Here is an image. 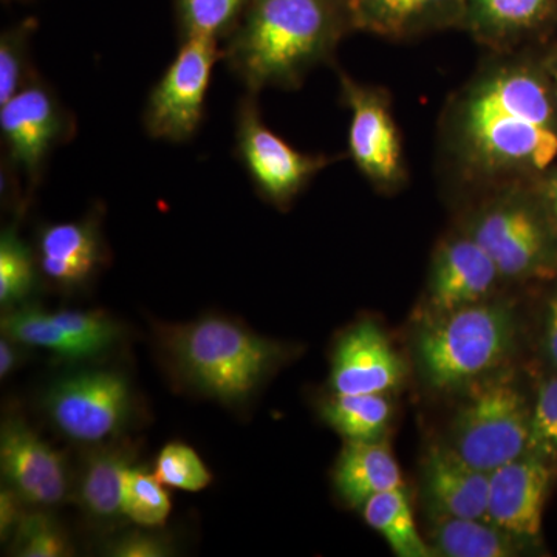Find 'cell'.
Wrapping results in <instances>:
<instances>
[{"mask_svg":"<svg viewBox=\"0 0 557 557\" xmlns=\"http://www.w3.org/2000/svg\"><path fill=\"white\" fill-rule=\"evenodd\" d=\"M555 120L544 79L525 65L498 62L457 95L446 135L467 177L500 182L552 166L557 159Z\"/></svg>","mask_w":557,"mask_h":557,"instance_id":"6da1fadb","label":"cell"},{"mask_svg":"<svg viewBox=\"0 0 557 557\" xmlns=\"http://www.w3.org/2000/svg\"><path fill=\"white\" fill-rule=\"evenodd\" d=\"M350 30V0H249L223 61L248 94L296 89Z\"/></svg>","mask_w":557,"mask_h":557,"instance_id":"7a4b0ae2","label":"cell"},{"mask_svg":"<svg viewBox=\"0 0 557 557\" xmlns=\"http://www.w3.org/2000/svg\"><path fill=\"white\" fill-rule=\"evenodd\" d=\"M161 347L182 379L208 397L244 403L282 357L273 341L234 321L205 317L159 330Z\"/></svg>","mask_w":557,"mask_h":557,"instance_id":"3957f363","label":"cell"},{"mask_svg":"<svg viewBox=\"0 0 557 557\" xmlns=\"http://www.w3.org/2000/svg\"><path fill=\"white\" fill-rule=\"evenodd\" d=\"M516 341L511 311L498 304H472L442 313L417 341L421 373L438 391L471 386L504 364Z\"/></svg>","mask_w":557,"mask_h":557,"instance_id":"277c9868","label":"cell"},{"mask_svg":"<svg viewBox=\"0 0 557 557\" xmlns=\"http://www.w3.org/2000/svg\"><path fill=\"white\" fill-rule=\"evenodd\" d=\"M457 410L453 448L480 471L493 472L527 453L531 409L515 381L504 373L471 384Z\"/></svg>","mask_w":557,"mask_h":557,"instance_id":"5b68a950","label":"cell"},{"mask_svg":"<svg viewBox=\"0 0 557 557\" xmlns=\"http://www.w3.org/2000/svg\"><path fill=\"white\" fill-rule=\"evenodd\" d=\"M75 120L38 72L0 106V134L10 180H25L27 196L38 188L51 153L67 143Z\"/></svg>","mask_w":557,"mask_h":557,"instance_id":"8992f818","label":"cell"},{"mask_svg":"<svg viewBox=\"0 0 557 557\" xmlns=\"http://www.w3.org/2000/svg\"><path fill=\"white\" fill-rule=\"evenodd\" d=\"M223 60L219 40L180 39L174 60L150 90L143 110V126L150 138L186 143L203 121L212 70Z\"/></svg>","mask_w":557,"mask_h":557,"instance_id":"52a82bcc","label":"cell"},{"mask_svg":"<svg viewBox=\"0 0 557 557\" xmlns=\"http://www.w3.org/2000/svg\"><path fill=\"white\" fill-rule=\"evenodd\" d=\"M42 406L54 428L79 443H101L115 437L134 408L126 376L115 370H83L54 380Z\"/></svg>","mask_w":557,"mask_h":557,"instance_id":"ba28073f","label":"cell"},{"mask_svg":"<svg viewBox=\"0 0 557 557\" xmlns=\"http://www.w3.org/2000/svg\"><path fill=\"white\" fill-rule=\"evenodd\" d=\"M234 139L237 157L256 190L276 207L295 200L332 163L329 157L300 152L278 137L263 123L256 95L248 91L237 106Z\"/></svg>","mask_w":557,"mask_h":557,"instance_id":"9c48e42d","label":"cell"},{"mask_svg":"<svg viewBox=\"0 0 557 557\" xmlns=\"http://www.w3.org/2000/svg\"><path fill=\"white\" fill-rule=\"evenodd\" d=\"M339 81L344 104L350 110L347 143L351 159L376 188H398L406 178V164L388 98L343 73Z\"/></svg>","mask_w":557,"mask_h":557,"instance_id":"30bf717a","label":"cell"},{"mask_svg":"<svg viewBox=\"0 0 557 557\" xmlns=\"http://www.w3.org/2000/svg\"><path fill=\"white\" fill-rule=\"evenodd\" d=\"M472 239L485 249L502 277L542 276L552 269L548 231L525 200L502 196L475 218Z\"/></svg>","mask_w":557,"mask_h":557,"instance_id":"8fae6325","label":"cell"},{"mask_svg":"<svg viewBox=\"0 0 557 557\" xmlns=\"http://www.w3.org/2000/svg\"><path fill=\"white\" fill-rule=\"evenodd\" d=\"M0 468L7 486L33 507H53L67 497L69 472L64 457L20 417L0 429Z\"/></svg>","mask_w":557,"mask_h":557,"instance_id":"7c38bea8","label":"cell"},{"mask_svg":"<svg viewBox=\"0 0 557 557\" xmlns=\"http://www.w3.org/2000/svg\"><path fill=\"white\" fill-rule=\"evenodd\" d=\"M553 467L533 454L490 472L487 520L519 541H533L542 530Z\"/></svg>","mask_w":557,"mask_h":557,"instance_id":"4fadbf2b","label":"cell"},{"mask_svg":"<svg viewBox=\"0 0 557 557\" xmlns=\"http://www.w3.org/2000/svg\"><path fill=\"white\" fill-rule=\"evenodd\" d=\"M405 373V362L383 330L366 321L341 338L330 383L335 394H386L401 384Z\"/></svg>","mask_w":557,"mask_h":557,"instance_id":"5bb4252c","label":"cell"},{"mask_svg":"<svg viewBox=\"0 0 557 557\" xmlns=\"http://www.w3.org/2000/svg\"><path fill=\"white\" fill-rule=\"evenodd\" d=\"M35 256L40 273L51 284L65 289L83 287L106 262L100 212L91 211L72 222L40 225Z\"/></svg>","mask_w":557,"mask_h":557,"instance_id":"9a60e30c","label":"cell"},{"mask_svg":"<svg viewBox=\"0 0 557 557\" xmlns=\"http://www.w3.org/2000/svg\"><path fill=\"white\" fill-rule=\"evenodd\" d=\"M500 277L496 263L468 236L440 248L429 278V302L440 314L482 302Z\"/></svg>","mask_w":557,"mask_h":557,"instance_id":"2e32d148","label":"cell"},{"mask_svg":"<svg viewBox=\"0 0 557 557\" xmlns=\"http://www.w3.org/2000/svg\"><path fill=\"white\" fill-rule=\"evenodd\" d=\"M468 0H350L355 30L405 40L465 28Z\"/></svg>","mask_w":557,"mask_h":557,"instance_id":"e0dca14e","label":"cell"},{"mask_svg":"<svg viewBox=\"0 0 557 557\" xmlns=\"http://www.w3.org/2000/svg\"><path fill=\"white\" fill-rule=\"evenodd\" d=\"M423 480L432 512L487 520L490 472L472 467L450 446L429 450Z\"/></svg>","mask_w":557,"mask_h":557,"instance_id":"ac0fdd59","label":"cell"},{"mask_svg":"<svg viewBox=\"0 0 557 557\" xmlns=\"http://www.w3.org/2000/svg\"><path fill=\"white\" fill-rule=\"evenodd\" d=\"M557 0H468L465 28L478 42L507 50L544 27Z\"/></svg>","mask_w":557,"mask_h":557,"instance_id":"d6986e66","label":"cell"},{"mask_svg":"<svg viewBox=\"0 0 557 557\" xmlns=\"http://www.w3.org/2000/svg\"><path fill=\"white\" fill-rule=\"evenodd\" d=\"M335 486L344 502L355 508H362L375 494L403 487L401 472L386 438L347 440L336 463Z\"/></svg>","mask_w":557,"mask_h":557,"instance_id":"ffe728a7","label":"cell"},{"mask_svg":"<svg viewBox=\"0 0 557 557\" xmlns=\"http://www.w3.org/2000/svg\"><path fill=\"white\" fill-rule=\"evenodd\" d=\"M132 458L134 450L123 445L101 446L86 457L76 483V498L90 518L102 522L124 518L123 480Z\"/></svg>","mask_w":557,"mask_h":557,"instance_id":"44dd1931","label":"cell"},{"mask_svg":"<svg viewBox=\"0 0 557 557\" xmlns=\"http://www.w3.org/2000/svg\"><path fill=\"white\" fill-rule=\"evenodd\" d=\"M432 544L448 557H509L518 555V537L490 520L454 518L432 512Z\"/></svg>","mask_w":557,"mask_h":557,"instance_id":"7402d4cb","label":"cell"},{"mask_svg":"<svg viewBox=\"0 0 557 557\" xmlns=\"http://www.w3.org/2000/svg\"><path fill=\"white\" fill-rule=\"evenodd\" d=\"M362 516L373 530L386 539L388 547L399 557L435 556L418 533L412 508L403 487L383 491L362 505Z\"/></svg>","mask_w":557,"mask_h":557,"instance_id":"603a6c76","label":"cell"},{"mask_svg":"<svg viewBox=\"0 0 557 557\" xmlns=\"http://www.w3.org/2000/svg\"><path fill=\"white\" fill-rule=\"evenodd\" d=\"M322 417L346 440L375 442L386 438L392 408L384 394H335L322 406Z\"/></svg>","mask_w":557,"mask_h":557,"instance_id":"cb8c5ba5","label":"cell"},{"mask_svg":"<svg viewBox=\"0 0 557 557\" xmlns=\"http://www.w3.org/2000/svg\"><path fill=\"white\" fill-rule=\"evenodd\" d=\"M2 332L17 344L44 348L69 361L89 359L79 344L53 321L51 313L39 307L24 306L3 314Z\"/></svg>","mask_w":557,"mask_h":557,"instance_id":"d4e9b609","label":"cell"},{"mask_svg":"<svg viewBox=\"0 0 557 557\" xmlns=\"http://www.w3.org/2000/svg\"><path fill=\"white\" fill-rule=\"evenodd\" d=\"M249 0H177L180 39L225 40L236 28Z\"/></svg>","mask_w":557,"mask_h":557,"instance_id":"484cf974","label":"cell"},{"mask_svg":"<svg viewBox=\"0 0 557 557\" xmlns=\"http://www.w3.org/2000/svg\"><path fill=\"white\" fill-rule=\"evenodd\" d=\"M38 260L21 239L16 228L3 230L0 237V304L22 302L38 281Z\"/></svg>","mask_w":557,"mask_h":557,"instance_id":"4316f807","label":"cell"},{"mask_svg":"<svg viewBox=\"0 0 557 557\" xmlns=\"http://www.w3.org/2000/svg\"><path fill=\"white\" fill-rule=\"evenodd\" d=\"M124 518L139 527L156 528L166 523L171 498L156 474L129 467L123 480Z\"/></svg>","mask_w":557,"mask_h":557,"instance_id":"83f0119b","label":"cell"},{"mask_svg":"<svg viewBox=\"0 0 557 557\" xmlns=\"http://www.w3.org/2000/svg\"><path fill=\"white\" fill-rule=\"evenodd\" d=\"M36 21L25 20L0 36V106L11 100L32 79V39Z\"/></svg>","mask_w":557,"mask_h":557,"instance_id":"f1b7e54d","label":"cell"},{"mask_svg":"<svg viewBox=\"0 0 557 557\" xmlns=\"http://www.w3.org/2000/svg\"><path fill=\"white\" fill-rule=\"evenodd\" d=\"M13 555L21 557H65L72 545L61 527L44 512H25L13 534Z\"/></svg>","mask_w":557,"mask_h":557,"instance_id":"f546056e","label":"cell"},{"mask_svg":"<svg viewBox=\"0 0 557 557\" xmlns=\"http://www.w3.org/2000/svg\"><path fill=\"white\" fill-rule=\"evenodd\" d=\"M51 318L79 344L87 358L98 357L120 338L119 324L101 311L60 310Z\"/></svg>","mask_w":557,"mask_h":557,"instance_id":"4dcf8cb0","label":"cell"},{"mask_svg":"<svg viewBox=\"0 0 557 557\" xmlns=\"http://www.w3.org/2000/svg\"><path fill=\"white\" fill-rule=\"evenodd\" d=\"M156 478L163 485L177 490H205L212 482V474L207 465L193 448L183 443H170L157 457Z\"/></svg>","mask_w":557,"mask_h":557,"instance_id":"1f68e13d","label":"cell"},{"mask_svg":"<svg viewBox=\"0 0 557 557\" xmlns=\"http://www.w3.org/2000/svg\"><path fill=\"white\" fill-rule=\"evenodd\" d=\"M527 453L557 465V376L542 384L531 409Z\"/></svg>","mask_w":557,"mask_h":557,"instance_id":"d6a6232c","label":"cell"},{"mask_svg":"<svg viewBox=\"0 0 557 557\" xmlns=\"http://www.w3.org/2000/svg\"><path fill=\"white\" fill-rule=\"evenodd\" d=\"M109 556L115 557H166L172 547L166 537L150 533H129L116 539L108 548Z\"/></svg>","mask_w":557,"mask_h":557,"instance_id":"836d02e7","label":"cell"},{"mask_svg":"<svg viewBox=\"0 0 557 557\" xmlns=\"http://www.w3.org/2000/svg\"><path fill=\"white\" fill-rule=\"evenodd\" d=\"M25 502L17 496L16 491L10 486H3L0 491V537L2 541H10L24 518V509L22 505Z\"/></svg>","mask_w":557,"mask_h":557,"instance_id":"e575fe53","label":"cell"},{"mask_svg":"<svg viewBox=\"0 0 557 557\" xmlns=\"http://www.w3.org/2000/svg\"><path fill=\"white\" fill-rule=\"evenodd\" d=\"M545 354L557 370V293L548 302L547 321H545Z\"/></svg>","mask_w":557,"mask_h":557,"instance_id":"d590c367","label":"cell"},{"mask_svg":"<svg viewBox=\"0 0 557 557\" xmlns=\"http://www.w3.org/2000/svg\"><path fill=\"white\" fill-rule=\"evenodd\" d=\"M16 341L3 336L0 339V376L7 379L14 369L17 368L20 361V348L14 346Z\"/></svg>","mask_w":557,"mask_h":557,"instance_id":"8d00e7d4","label":"cell"},{"mask_svg":"<svg viewBox=\"0 0 557 557\" xmlns=\"http://www.w3.org/2000/svg\"><path fill=\"white\" fill-rule=\"evenodd\" d=\"M548 197L549 201H552L553 211H555V215L557 219V177L552 180L548 186Z\"/></svg>","mask_w":557,"mask_h":557,"instance_id":"74e56055","label":"cell"}]
</instances>
